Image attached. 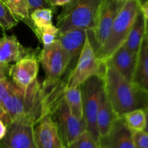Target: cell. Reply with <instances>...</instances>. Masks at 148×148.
Instances as JSON below:
<instances>
[{
    "label": "cell",
    "mask_w": 148,
    "mask_h": 148,
    "mask_svg": "<svg viewBox=\"0 0 148 148\" xmlns=\"http://www.w3.org/2000/svg\"><path fill=\"white\" fill-rule=\"evenodd\" d=\"M103 79L107 98L119 117L133 110L148 108V92L127 80L107 62Z\"/></svg>",
    "instance_id": "obj_1"
},
{
    "label": "cell",
    "mask_w": 148,
    "mask_h": 148,
    "mask_svg": "<svg viewBox=\"0 0 148 148\" xmlns=\"http://www.w3.org/2000/svg\"><path fill=\"white\" fill-rule=\"evenodd\" d=\"M1 106L12 121L34 126L43 114L41 83L36 79L29 86L21 88L13 82Z\"/></svg>",
    "instance_id": "obj_2"
},
{
    "label": "cell",
    "mask_w": 148,
    "mask_h": 148,
    "mask_svg": "<svg viewBox=\"0 0 148 148\" xmlns=\"http://www.w3.org/2000/svg\"><path fill=\"white\" fill-rule=\"evenodd\" d=\"M102 0H71L63 6L57 16L56 27L59 33L74 28L95 29Z\"/></svg>",
    "instance_id": "obj_3"
},
{
    "label": "cell",
    "mask_w": 148,
    "mask_h": 148,
    "mask_svg": "<svg viewBox=\"0 0 148 148\" xmlns=\"http://www.w3.org/2000/svg\"><path fill=\"white\" fill-rule=\"evenodd\" d=\"M141 3V0H126L123 4L105 43L95 53L97 57L103 62H106L114 51L124 43L140 10Z\"/></svg>",
    "instance_id": "obj_4"
},
{
    "label": "cell",
    "mask_w": 148,
    "mask_h": 148,
    "mask_svg": "<svg viewBox=\"0 0 148 148\" xmlns=\"http://www.w3.org/2000/svg\"><path fill=\"white\" fill-rule=\"evenodd\" d=\"M105 72L106 63L97 57L88 30L84 47L76 66L69 73L66 82V86L69 88L80 86L88 78L93 75L103 78Z\"/></svg>",
    "instance_id": "obj_5"
},
{
    "label": "cell",
    "mask_w": 148,
    "mask_h": 148,
    "mask_svg": "<svg viewBox=\"0 0 148 148\" xmlns=\"http://www.w3.org/2000/svg\"><path fill=\"white\" fill-rule=\"evenodd\" d=\"M103 88V78L98 75L90 77L80 85L84 120L86 123L87 130L98 143L100 136L97 127V112L100 95Z\"/></svg>",
    "instance_id": "obj_6"
},
{
    "label": "cell",
    "mask_w": 148,
    "mask_h": 148,
    "mask_svg": "<svg viewBox=\"0 0 148 148\" xmlns=\"http://www.w3.org/2000/svg\"><path fill=\"white\" fill-rule=\"evenodd\" d=\"M38 59L44 69L46 79H61L69 68V56L58 39L43 46Z\"/></svg>",
    "instance_id": "obj_7"
},
{
    "label": "cell",
    "mask_w": 148,
    "mask_h": 148,
    "mask_svg": "<svg viewBox=\"0 0 148 148\" xmlns=\"http://www.w3.org/2000/svg\"><path fill=\"white\" fill-rule=\"evenodd\" d=\"M126 0H102L95 29L88 30L90 38L96 53L108 36L113 23Z\"/></svg>",
    "instance_id": "obj_8"
},
{
    "label": "cell",
    "mask_w": 148,
    "mask_h": 148,
    "mask_svg": "<svg viewBox=\"0 0 148 148\" xmlns=\"http://www.w3.org/2000/svg\"><path fill=\"white\" fill-rule=\"evenodd\" d=\"M33 137L37 148H64L57 126L50 114L42 116L33 126Z\"/></svg>",
    "instance_id": "obj_9"
},
{
    "label": "cell",
    "mask_w": 148,
    "mask_h": 148,
    "mask_svg": "<svg viewBox=\"0 0 148 148\" xmlns=\"http://www.w3.org/2000/svg\"><path fill=\"white\" fill-rule=\"evenodd\" d=\"M0 148H37L33 137V126L12 121L6 135L0 140Z\"/></svg>",
    "instance_id": "obj_10"
},
{
    "label": "cell",
    "mask_w": 148,
    "mask_h": 148,
    "mask_svg": "<svg viewBox=\"0 0 148 148\" xmlns=\"http://www.w3.org/2000/svg\"><path fill=\"white\" fill-rule=\"evenodd\" d=\"M38 54L29 55L11 65L9 77L16 85L26 88L37 79L39 69Z\"/></svg>",
    "instance_id": "obj_11"
},
{
    "label": "cell",
    "mask_w": 148,
    "mask_h": 148,
    "mask_svg": "<svg viewBox=\"0 0 148 148\" xmlns=\"http://www.w3.org/2000/svg\"><path fill=\"white\" fill-rule=\"evenodd\" d=\"M88 36V30L84 28H74L67 31L59 33L57 39L69 56V69L70 72L74 69L78 62Z\"/></svg>",
    "instance_id": "obj_12"
},
{
    "label": "cell",
    "mask_w": 148,
    "mask_h": 148,
    "mask_svg": "<svg viewBox=\"0 0 148 148\" xmlns=\"http://www.w3.org/2000/svg\"><path fill=\"white\" fill-rule=\"evenodd\" d=\"M101 148H134L132 132L121 117L114 121L107 135L100 138Z\"/></svg>",
    "instance_id": "obj_13"
},
{
    "label": "cell",
    "mask_w": 148,
    "mask_h": 148,
    "mask_svg": "<svg viewBox=\"0 0 148 148\" xmlns=\"http://www.w3.org/2000/svg\"><path fill=\"white\" fill-rule=\"evenodd\" d=\"M38 49L23 46L14 35L8 36L4 33L0 37V62L10 64L17 62L29 55L38 53Z\"/></svg>",
    "instance_id": "obj_14"
},
{
    "label": "cell",
    "mask_w": 148,
    "mask_h": 148,
    "mask_svg": "<svg viewBox=\"0 0 148 148\" xmlns=\"http://www.w3.org/2000/svg\"><path fill=\"white\" fill-rule=\"evenodd\" d=\"M137 59V53L129 50L123 44L114 51L106 62L114 66L122 76L128 81L132 82L135 70Z\"/></svg>",
    "instance_id": "obj_15"
},
{
    "label": "cell",
    "mask_w": 148,
    "mask_h": 148,
    "mask_svg": "<svg viewBox=\"0 0 148 148\" xmlns=\"http://www.w3.org/2000/svg\"><path fill=\"white\" fill-rule=\"evenodd\" d=\"M118 117L114 112L103 88L100 95L97 112V127L100 138L105 137L108 134L114 121Z\"/></svg>",
    "instance_id": "obj_16"
},
{
    "label": "cell",
    "mask_w": 148,
    "mask_h": 148,
    "mask_svg": "<svg viewBox=\"0 0 148 148\" xmlns=\"http://www.w3.org/2000/svg\"><path fill=\"white\" fill-rule=\"evenodd\" d=\"M132 82L148 92V36L146 32L137 53V64Z\"/></svg>",
    "instance_id": "obj_17"
},
{
    "label": "cell",
    "mask_w": 148,
    "mask_h": 148,
    "mask_svg": "<svg viewBox=\"0 0 148 148\" xmlns=\"http://www.w3.org/2000/svg\"><path fill=\"white\" fill-rule=\"evenodd\" d=\"M145 32L146 19L140 10L124 45L129 50L137 53Z\"/></svg>",
    "instance_id": "obj_18"
},
{
    "label": "cell",
    "mask_w": 148,
    "mask_h": 148,
    "mask_svg": "<svg viewBox=\"0 0 148 148\" xmlns=\"http://www.w3.org/2000/svg\"><path fill=\"white\" fill-rule=\"evenodd\" d=\"M64 99L72 115L79 120L84 119L82 92L80 86L65 87Z\"/></svg>",
    "instance_id": "obj_19"
},
{
    "label": "cell",
    "mask_w": 148,
    "mask_h": 148,
    "mask_svg": "<svg viewBox=\"0 0 148 148\" xmlns=\"http://www.w3.org/2000/svg\"><path fill=\"white\" fill-rule=\"evenodd\" d=\"M13 15L19 20L25 23L34 33L35 26L30 19V12L27 0H3Z\"/></svg>",
    "instance_id": "obj_20"
},
{
    "label": "cell",
    "mask_w": 148,
    "mask_h": 148,
    "mask_svg": "<svg viewBox=\"0 0 148 148\" xmlns=\"http://www.w3.org/2000/svg\"><path fill=\"white\" fill-rule=\"evenodd\" d=\"M121 118L130 130H144L146 125L145 110L139 108L125 113Z\"/></svg>",
    "instance_id": "obj_21"
},
{
    "label": "cell",
    "mask_w": 148,
    "mask_h": 148,
    "mask_svg": "<svg viewBox=\"0 0 148 148\" xmlns=\"http://www.w3.org/2000/svg\"><path fill=\"white\" fill-rule=\"evenodd\" d=\"M55 10L53 8L37 9L30 13V19L35 26V30L53 24L52 20Z\"/></svg>",
    "instance_id": "obj_22"
},
{
    "label": "cell",
    "mask_w": 148,
    "mask_h": 148,
    "mask_svg": "<svg viewBox=\"0 0 148 148\" xmlns=\"http://www.w3.org/2000/svg\"><path fill=\"white\" fill-rule=\"evenodd\" d=\"M19 20L13 15L3 0H0V27L4 31L17 25Z\"/></svg>",
    "instance_id": "obj_23"
},
{
    "label": "cell",
    "mask_w": 148,
    "mask_h": 148,
    "mask_svg": "<svg viewBox=\"0 0 148 148\" xmlns=\"http://www.w3.org/2000/svg\"><path fill=\"white\" fill-rule=\"evenodd\" d=\"M66 148H101V147L93 136L88 130H85L66 146Z\"/></svg>",
    "instance_id": "obj_24"
},
{
    "label": "cell",
    "mask_w": 148,
    "mask_h": 148,
    "mask_svg": "<svg viewBox=\"0 0 148 148\" xmlns=\"http://www.w3.org/2000/svg\"><path fill=\"white\" fill-rule=\"evenodd\" d=\"M34 33L43 46H46L52 43L57 39L59 30L56 26L52 24L42 28L36 29Z\"/></svg>",
    "instance_id": "obj_25"
},
{
    "label": "cell",
    "mask_w": 148,
    "mask_h": 148,
    "mask_svg": "<svg viewBox=\"0 0 148 148\" xmlns=\"http://www.w3.org/2000/svg\"><path fill=\"white\" fill-rule=\"evenodd\" d=\"M134 148H148V134L144 130H131Z\"/></svg>",
    "instance_id": "obj_26"
},
{
    "label": "cell",
    "mask_w": 148,
    "mask_h": 148,
    "mask_svg": "<svg viewBox=\"0 0 148 148\" xmlns=\"http://www.w3.org/2000/svg\"><path fill=\"white\" fill-rule=\"evenodd\" d=\"M28 2L30 12L31 13L34 10L37 9L43 8H53L56 9L52 7L49 3V0H27Z\"/></svg>",
    "instance_id": "obj_27"
},
{
    "label": "cell",
    "mask_w": 148,
    "mask_h": 148,
    "mask_svg": "<svg viewBox=\"0 0 148 148\" xmlns=\"http://www.w3.org/2000/svg\"><path fill=\"white\" fill-rule=\"evenodd\" d=\"M11 64L0 62V79L10 76V70Z\"/></svg>",
    "instance_id": "obj_28"
},
{
    "label": "cell",
    "mask_w": 148,
    "mask_h": 148,
    "mask_svg": "<svg viewBox=\"0 0 148 148\" xmlns=\"http://www.w3.org/2000/svg\"><path fill=\"white\" fill-rule=\"evenodd\" d=\"M0 119L6 124L7 127L12 122V119L10 118L9 114L6 112L5 110L3 108V107L1 105H0Z\"/></svg>",
    "instance_id": "obj_29"
},
{
    "label": "cell",
    "mask_w": 148,
    "mask_h": 148,
    "mask_svg": "<svg viewBox=\"0 0 148 148\" xmlns=\"http://www.w3.org/2000/svg\"><path fill=\"white\" fill-rule=\"evenodd\" d=\"M70 1L71 0H49L51 5L54 7V8H56V7H59V6L63 7Z\"/></svg>",
    "instance_id": "obj_30"
},
{
    "label": "cell",
    "mask_w": 148,
    "mask_h": 148,
    "mask_svg": "<svg viewBox=\"0 0 148 148\" xmlns=\"http://www.w3.org/2000/svg\"><path fill=\"white\" fill-rule=\"evenodd\" d=\"M140 10L144 15L145 18L148 20V0H147L145 2H142L140 5Z\"/></svg>",
    "instance_id": "obj_31"
},
{
    "label": "cell",
    "mask_w": 148,
    "mask_h": 148,
    "mask_svg": "<svg viewBox=\"0 0 148 148\" xmlns=\"http://www.w3.org/2000/svg\"><path fill=\"white\" fill-rule=\"evenodd\" d=\"M7 127L6 126V124L0 119V140H2L4 137V136L6 135V133H7Z\"/></svg>",
    "instance_id": "obj_32"
},
{
    "label": "cell",
    "mask_w": 148,
    "mask_h": 148,
    "mask_svg": "<svg viewBox=\"0 0 148 148\" xmlns=\"http://www.w3.org/2000/svg\"><path fill=\"white\" fill-rule=\"evenodd\" d=\"M145 114H146V125H145V128L144 131H145L148 134V108L147 110H145Z\"/></svg>",
    "instance_id": "obj_33"
},
{
    "label": "cell",
    "mask_w": 148,
    "mask_h": 148,
    "mask_svg": "<svg viewBox=\"0 0 148 148\" xmlns=\"http://www.w3.org/2000/svg\"><path fill=\"white\" fill-rule=\"evenodd\" d=\"M146 33L148 36V20H146Z\"/></svg>",
    "instance_id": "obj_34"
},
{
    "label": "cell",
    "mask_w": 148,
    "mask_h": 148,
    "mask_svg": "<svg viewBox=\"0 0 148 148\" xmlns=\"http://www.w3.org/2000/svg\"><path fill=\"white\" fill-rule=\"evenodd\" d=\"M64 148H66V146L64 145Z\"/></svg>",
    "instance_id": "obj_35"
}]
</instances>
